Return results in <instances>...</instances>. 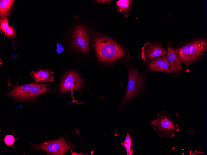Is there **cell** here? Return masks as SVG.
<instances>
[{"instance_id": "cell-1", "label": "cell", "mask_w": 207, "mask_h": 155, "mask_svg": "<svg viewBox=\"0 0 207 155\" xmlns=\"http://www.w3.org/2000/svg\"><path fill=\"white\" fill-rule=\"evenodd\" d=\"M94 45L99 60L111 63L123 57L125 54L124 49L117 43L103 36L96 37Z\"/></svg>"}, {"instance_id": "cell-2", "label": "cell", "mask_w": 207, "mask_h": 155, "mask_svg": "<svg viewBox=\"0 0 207 155\" xmlns=\"http://www.w3.org/2000/svg\"><path fill=\"white\" fill-rule=\"evenodd\" d=\"M207 49V41L200 39L185 44L174 51L179 63L188 65L200 59Z\"/></svg>"}, {"instance_id": "cell-3", "label": "cell", "mask_w": 207, "mask_h": 155, "mask_svg": "<svg viewBox=\"0 0 207 155\" xmlns=\"http://www.w3.org/2000/svg\"><path fill=\"white\" fill-rule=\"evenodd\" d=\"M150 123L159 132L160 136L165 138H172L176 133L180 131L178 124L171 115L164 110Z\"/></svg>"}, {"instance_id": "cell-4", "label": "cell", "mask_w": 207, "mask_h": 155, "mask_svg": "<svg viewBox=\"0 0 207 155\" xmlns=\"http://www.w3.org/2000/svg\"><path fill=\"white\" fill-rule=\"evenodd\" d=\"M128 81L124 98L121 105V108L128 101L136 96L141 89L143 83V77L134 68L128 69Z\"/></svg>"}, {"instance_id": "cell-5", "label": "cell", "mask_w": 207, "mask_h": 155, "mask_svg": "<svg viewBox=\"0 0 207 155\" xmlns=\"http://www.w3.org/2000/svg\"><path fill=\"white\" fill-rule=\"evenodd\" d=\"M34 145L36 150H44L50 155H64L69 150L72 149L73 147L71 144L66 142L63 137Z\"/></svg>"}, {"instance_id": "cell-6", "label": "cell", "mask_w": 207, "mask_h": 155, "mask_svg": "<svg viewBox=\"0 0 207 155\" xmlns=\"http://www.w3.org/2000/svg\"><path fill=\"white\" fill-rule=\"evenodd\" d=\"M72 38V44L75 47L84 53L89 52L90 37L85 27L81 25L76 27Z\"/></svg>"}, {"instance_id": "cell-7", "label": "cell", "mask_w": 207, "mask_h": 155, "mask_svg": "<svg viewBox=\"0 0 207 155\" xmlns=\"http://www.w3.org/2000/svg\"><path fill=\"white\" fill-rule=\"evenodd\" d=\"M83 85V81L79 75L71 71L64 76L59 85V89L61 92L64 93L79 89Z\"/></svg>"}, {"instance_id": "cell-8", "label": "cell", "mask_w": 207, "mask_h": 155, "mask_svg": "<svg viewBox=\"0 0 207 155\" xmlns=\"http://www.w3.org/2000/svg\"><path fill=\"white\" fill-rule=\"evenodd\" d=\"M167 53L160 43L148 42L141 49V57L146 62H149L157 58L166 56Z\"/></svg>"}, {"instance_id": "cell-9", "label": "cell", "mask_w": 207, "mask_h": 155, "mask_svg": "<svg viewBox=\"0 0 207 155\" xmlns=\"http://www.w3.org/2000/svg\"><path fill=\"white\" fill-rule=\"evenodd\" d=\"M148 67L152 71L174 73L167 60L166 56L153 59L150 62Z\"/></svg>"}, {"instance_id": "cell-10", "label": "cell", "mask_w": 207, "mask_h": 155, "mask_svg": "<svg viewBox=\"0 0 207 155\" xmlns=\"http://www.w3.org/2000/svg\"><path fill=\"white\" fill-rule=\"evenodd\" d=\"M46 85L35 84L28 91L17 97L16 99L19 101H23L31 99L48 91Z\"/></svg>"}, {"instance_id": "cell-11", "label": "cell", "mask_w": 207, "mask_h": 155, "mask_svg": "<svg viewBox=\"0 0 207 155\" xmlns=\"http://www.w3.org/2000/svg\"><path fill=\"white\" fill-rule=\"evenodd\" d=\"M53 74V72L49 69L40 67L37 71H32L29 75L36 82L43 83L53 81L54 78L52 75Z\"/></svg>"}, {"instance_id": "cell-12", "label": "cell", "mask_w": 207, "mask_h": 155, "mask_svg": "<svg viewBox=\"0 0 207 155\" xmlns=\"http://www.w3.org/2000/svg\"><path fill=\"white\" fill-rule=\"evenodd\" d=\"M167 50L166 58L172 70L174 73L182 71L183 67L178 62L174 50L170 46H168Z\"/></svg>"}, {"instance_id": "cell-13", "label": "cell", "mask_w": 207, "mask_h": 155, "mask_svg": "<svg viewBox=\"0 0 207 155\" xmlns=\"http://www.w3.org/2000/svg\"><path fill=\"white\" fill-rule=\"evenodd\" d=\"M134 1L119 0L116 3L117 11L122 13L125 17L129 16L133 5Z\"/></svg>"}, {"instance_id": "cell-14", "label": "cell", "mask_w": 207, "mask_h": 155, "mask_svg": "<svg viewBox=\"0 0 207 155\" xmlns=\"http://www.w3.org/2000/svg\"><path fill=\"white\" fill-rule=\"evenodd\" d=\"M15 0H0V15L1 19L7 18L11 10Z\"/></svg>"}, {"instance_id": "cell-15", "label": "cell", "mask_w": 207, "mask_h": 155, "mask_svg": "<svg viewBox=\"0 0 207 155\" xmlns=\"http://www.w3.org/2000/svg\"><path fill=\"white\" fill-rule=\"evenodd\" d=\"M133 140V139L131 138V136L127 132L125 140L122 143V145L125 147L128 155H132L134 153L133 149L131 147V142Z\"/></svg>"}, {"instance_id": "cell-16", "label": "cell", "mask_w": 207, "mask_h": 155, "mask_svg": "<svg viewBox=\"0 0 207 155\" xmlns=\"http://www.w3.org/2000/svg\"><path fill=\"white\" fill-rule=\"evenodd\" d=\"M4 35L8 37L15 38L16 36V31L13 26H8L4 32Z\"/></svg>"}, {"instance_id": "cell-17", "label": "cell", "mask_w": 207, "mask_h": 155, "mask_svg": "<svg viewBox=\"0 0 207 155\" xmlns=\"http://www.w3.org/2000/svg\"><path fill=\"white\" fill-rule=\"evenodd\" d=\"M9 26L7 18L1 19L0 21V28L2 32H5Z\"/></svg>"}, {"instance_id": "cell-18", "label": "cell", "mask_w": 207, "mask_h": 155, "mask_svg": "<svg viewBox=\"0 0 207 155\" xmlns=\"http://www.w3.org/2000/svg\"><path fill=\"white\" fill-rule=\"evenodd\" d=\"M15 140L14 137L11 135H7L4 138V142L8 146L13 145Z\"/></svg>"}, {"instance_id": "cell-19", "label": "cell", "mask_w": 207, "mask_h": 155, "mask_svg": "<svg viewBox=\"0 0 207 155\" xmlns=\"http://www.w3.org/2000/svg\"><path fill=\"white\" fill-rule=\"evenodd\" d=\"M64 49V47L63 45L59 44H57L56 50L58 53H60Z\"/></svg>"}, {"instance_id": "cell-20", "label": "cell", "mask_w": 207, "mask_h": 155, "mask_svg": "<svg viewBox=\"0 0 207 155\" xmlns=\"http://www.w3.org/2000/svg\"><path fill=\"white\" fill-rule=\"evenodd\" d=\"M94 1H95L96 2H98L99 3H110V2H111V0H94Z\"/></svg>"}, {"instance_id": "cell-21", "label": "cell", "mask_w": 207, "mask_h": 155, "mask_svg": "<svg viewBox=\"0 0 207 155\" xmlns=\"http://www.w3.org/2000/svg\"><path fill=\"white\" fill-rule=\"evenodd\" d=\"M77 153L75 152H72V155H77ZM77 154L78 155H83V154L82 153H81V154L78 153Z\"/></svg>"}, {"instance_id": "cell-22", "label": "cell", "mask_w": 207, "mask_h": 155, "mask_svg": "<svg viewBox=\"0 0 207 155\" xmlns=\"http://www.w3.org/2000/svg\"><path fill=\"white\" fill-rule=\"evenodd\" d=\"M1 61H2V60H1V59H0V65H1L2 63H2Z\"/></svg>"}]
</instances>
